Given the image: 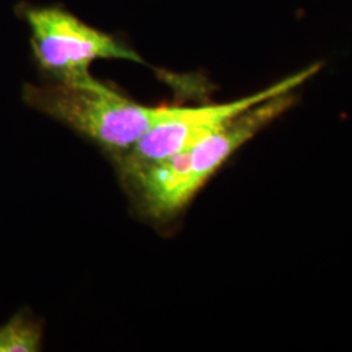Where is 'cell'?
Returning <instances> with one entry per match:
<instances>
[{
    "mask_svg": "<svg viewBox=\"0 0 352 352\" xmlns=\"http://www.w3.org/2000/svg\"><path fill=\"white\" fill-rule=\"evenodd\" d=\"M23 96L28 106L75 129L102 148L122 154L162 120L170 107L140 104L96 78L80 84H26Z\"/></svg>",
    "mask_w": 352,
    "mask_h": 352,
    "instance_id": "obj_1",
    "label": "cell"
},
{
    "mask_svg": "<svg viewBox=\"0 0 352 352\" xmlns=\"http://www.w3.org/2000/svg\"><path fill=\"white\" fill-rule=\"evenodd\" d=\"M19 12L30 29L34 59L54 81L80 84L93 80L90 65L100 59L144 63L136 51L119 39L85 24L60 7L23 4Z\"/></svg>",
    "mask_w": 352,
    "mask_h": 352,
    "instance_id": "obj_2",
    "label": "cell"
},
{
    "mask_svg": "<svg viewBox=\"0 0 352 352\" xmlns=\"http://www.w3.org/2000/svg\"><path fill=\"white\" fill-rule=\"evenodd\" d=\"M318 71L320 64L309 65L269 88L236 101L200 107L170 106L164 119L153 126L132 149L122 154L120 166L123 173L131 177L151 164L187 151L236 115L270 97L294 91Z\"/></svg>",
    "mask_w": 352,
    "mask_h": 352,
    "instance_id": "obj_3",
    "label": "cell"
},
{
    "mask_svg": "<svg viewBox=\"0 0 352 352\" xmlns=\"http://www.w3.org/2000/svg\"><path fill=\"white\" fill-rule=\"evenodd\" d=\"M292 102V91L270 97L236 115L187 149V170L192 193L196 195L235 151L285 113Z\"/></svg>",
    "mask_w": 352,
    "mask_h": 352,
    "instance_id": "obj_4",
    "label": "cell"
},
{
    "mask_svg": "<svg viewBox=\"0 0 352 352\" xmlns=\"http://www.w3.org/2000/svg\"><path fill=\"white\" fill-rule=\"evenodd\" d=\"M39 340L37 325L24 316H17L0 329V352L36 351Z\"/></svg>",
    "mask_w": 352,
    "mask_h": 352,
    "instance_id": "obj_5",
    "label": "cell"
}]
</instances>
